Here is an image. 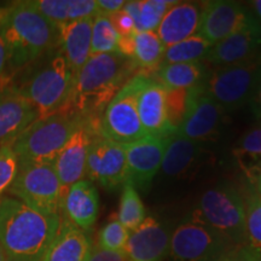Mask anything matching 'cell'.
<instances>
[{
  "label": "cell",
  "mask_w": 261,
  "mask_h": 261,
  "mask_svg": "<svg viewBox=\"0 0 261 261\" xmlns=\"http://www.w3.org/2000/svg\"><path fill=\"white\" fill-rule=\"evenodd\" d=\"M138 73L135 62L119 52L91 56L75 74L73 92L65 113L99 125L100 116L110 100Z\"/></svg>",
  "instance_id": "1"
},
{
  "label": "cell",
  "mask_w": 261,
  "mask_h": 261,
  "mask_svg": "<svg viewBox=\"0 0 261 261\" xmlns=\"http://www.w3.org/2000/svg\"><path fill=\"white\" fill-rule=\"evenodd\" d=\"M61 215L45 214L17 198L0 200V248L12 261H41L61 226Z\"/></svg>",
  "instance_id": "2"
},
{
  "label": "cell",
  "mask_w": 261,
  "mask_h": 261,
  "mask_svg": "<svg viewBox=\"0 0 261 261\" xmlns=\"http://www.w3.org/2000/svg\"><path fill=\"white\" fill-rule=\"evenodd\" d=\"M0 33L8 48L9 73L24 69L58 48V28L27 2H18L8 8L0 23Z\"/></svg>",
  "instance_id": "3"
},
{
  "label": "cell",
  "mask_w": 261,
  "mask_h": 261,
  "mask_svg": "<svg viewBox=\"0 0 261 261\" xmlns=\"http://www.w3.org/2000/svg\"><path fill=\"white\" fill-rule=\"evenodd\" d=\"M75 73L60 50L35 67L21 84L19 92L38 113V119L65 113L69 107Z\"/></svg>",
  "instance_id": "4"
},
{
  "label": "cell",
  "mask_w": 261,
  "mask_h": 261,
  "mask_svg": "<svg viewBox=\"0 0 261 261\" xmlns=\"http://www.w3.org/2000/svg\"><path fill=\"white\" fill-rule=\"evenodd\" d=\"M83 122L84 120L69 113L35 120L11 144L19 166L54 162Z\"/></svg>",
  "instance_id": "5"
},
{
  "label": "cell",
  "mask_w": 261,
  "mask_h": 261,
  "mask_svg": "<svg viewBox=\"0 0 261 261\" xmlns=\"http://www.w3.org/2000/svg\"><path fill=\"white\" fill-rule=\"evenodd\" d=\"M190 218L213 228L233 247L246 246V205L233 187L224 184L204 191Z\"/></svg>",
  "instance_id": "6"
},
{
  "label": "cell",
  "mask_w": 261,
  "mask_h": 261,
  "mask_svg": "<svg viewBox=\"0 0 261 261\" xmlns=\"http://www.w3.org/2000/svg\"><path fill=\"white\" fill-rule=\"evenodd\" d=\"M149 77L144 74H136L110 100L98 125L99 135L103 138L121 145L145 138L146 135L139 119L138 98Z\"/></svg>",
  "instance_id": "7"
},
{
  "label": "cell",
  "mask_w": 261,
  "mask_h": 261,
  "mask_svg": "<svg viewBox=\"0 0 261 261\" xmlns=\"http://www.w3.org/2000/svg\"><path fill=\"white\" fill-rule=\"evenodd\" d=\"M261 67V54L241 63L214 68L208 71L202 86L207 96L231 113L249 103Z\"/></svg>",
  "instance_id": "8"
},
{
  "label": "cell",
  "mask_w": 261,
  "mask_h": 261,
  "mask_svg": "<svg viewBox=\"0 0 261 261\" xmlns=\"http://www.w3.org/2000/svg\"><path fill=\"white\" fill-rule=\"evenodd\" d=\"M9 194L41 213L61 215L64 191L52 163L19 166Z\"/></svg>",
  "instance_id": "9"
},
{
  "label": "cell",
  "mask_w": 261,
  "mask_h": 261,
  "mask_svg": "<svg viewBox=\"0 0 261 261\" xmlns=\"http://www.w3.org/2000/svg\"><path fill=\"white\" fill-rule=\"evenodd\" d=\"M232 248L213 228L188 218L172 231L168 255L172 261H220Z\"/></svg>",
  "instance_id": "10"
},
{
  "label": "cell",
  "mask_w": 261,
  "mask_h": 261,
  "mask_svg": "<svg viewBox=\"0 0 261 261\" xmlns=\"http://www.w3.org/2000/svg\"><path fill=\"white\" fill-rule=\"evenodd\" d=\"M86 177L108 191H116L128 181L125 148L96 136L91 143L86 163Z\"/></svg>",
  "instance_id": "11"
},
{
  "label": "cell",
  "mask_w": 261,
  "mask_h": 261,
  "mask_svg": "<svg viewBox=\"0 0 261 261\" xmlns=\"http://www.w3.org/2000/svg\"><path fill=\"white\" fill-rule=\"evenodd\" d=\"M254 19L255 16L242 3L232 0L205 2L197 34L215 45L241 31Z\"/></svg>",
  "instance_id": "12"
},
{
  "label": "cell",
  "mask_w": 261,
  "mask_h": 261,
  "mask_svg": "<svg viewBox=\"0 0 261 261\" xmlns=\"http://www.w3.org/2000/svg\"><path fill=\"white\" fill-rule=\"evenodd\" d=\"M98 135V125L87 121L83 122L52 162L64 195L71 185L86 178L89 150L94 137Z\"/></svg>",
  "instance_id": "13"
},
{
  "label": "cell",
  "mask_w": 261,
  "mask_h": 261,
  "mask_svg": "<svg viewBox=\"0 0 261 261\" xmlns=\"http://www.w3.org/2000/svg\"><path fill=\"white\" fill-rule=\"evenodd\" d=\"M38 113L11 79L0 80V146L11 145Z\"/></svg>",
  "instance_id": "14"
},
{
  "label": "cell",
  "mask_w": 261,
  "mask_h": 261,
  "mask_svg": "<svg viewBox=\"0 0 261 261\" xmlns=\"http://www.w3.org/2000/svg\"><path fill=\"white\" fill-rule=\"evenodd\" d=\"M169 137H145L136 143L123 145L128 169V181L132 182L137 190L146 191L151 187L152 180L161 169Z\"/></svg>",
  "instance_id": "15"
},
{
  "label": "cell",
  "mask_w": 261,
  "mask_h": 261,
  "mask_svg": "<svg viewBox=\"0 0 261 261\" xmlns=\"http://www.w3.org/2000/svg\"><path fill=\"white\" fill-rule=\"evenodd\" d=\"M172 230L154 215H148L129 232L123 253L129 261H163L169 254Z\"/></svg>",
  "instance_id": "16"
},
{
  "label": "cell",
  "mask_w": 261,
  "mask_h": 261,
  "mask_svg": "<svg viewBox=\"0 0 261 261\" xmlns=\"http://www.w3.org/2000/svg\"><path fill=\"white\" fill-rule=\"evenodd\" d=\"M225 115L223 108L203 91L175 133L203 145L217 142L225 125Z\"/></svg>",
  "instance_id": "17"
},
{
  "label": "cell",
  "mask_w": 261,
  "mask_h": 261,
  "mask_svg": "<svg viewBox=\"0 0 261 261\" xmlns=\"http://www.w3.org/2000/svg\"><path fill=\"white\" fill-rule=\"evenodd\" d=\"M261 54V23L256 17L249 24L213 45L204 63L215 68L248 61Z\"/></svg>",
  "instance_id": "18"
},
{
  "label": "cell",
  "mask_w": 261,
  "mask_h": 261,
  "mask_svg": "<svg viewBox=\"0 0 261 261\" xmlns=\"http://www.w3.org/2000/svg\"><path fill=\"white\" fill-rule=\"evenodd\" d=\"M99 212V195L96 185L89 179L75 182L65 192L62 202L61 217L84 231L96 223Z\"/></svg>",
  "instance_id": "19"
},
{
  "label": "cell",
  "mask_w": 261,
  "mask_h": 261,
  "mask_svg": "<svg viewBox=\"0 0 261 261\" xmlns=\"http://www.w3.org/2000/svg\"><path fill=\"white\" fill-rule=\"evenodd\" d=\"M203 11V3L177 2L163 16L156 34L165 47L197 34Z\"/></svg>",
  "instance_id": "20"
},
{
  "label": "cell",
  "mask_w": 261,
  "mask_h": 261,
  "mask_svg": "<svg viewBox=\"0 0 261 261\" xmlns=\"http://www.w3.org/2000/svg\"><path fill=\"white\" fill-rule=\"evenodd\" d=\"M165 93V87L150 76L139 94V119L146 137L167 138L174 133L168 125Z\"/></svg>",
  "instance_id": "21"
},
{
  "label": "cell",
  "mask_w": 261,
  "mask_h": 261,
  "mask_svg": "<svg viewBox=\"0 0 261 261\" xmlns=\"http://www.w3.org/2000/svg\"><path fill=\"white\" fill-rule=\"evenodd\" d=\"M205 145L192 142L178 133L169 137L160 172L168 179H180L204 160Z\"/></svg>",
  "instance_id": "22"
},
{
  "label": "cell",
  "mask_w": 261,
  "mask_h": 261,
  "mask_svg": "<svg viewBox=\"0 0 261 261\" xmlns=\"http://www.w3.org/2000/svg\"><path fill=\"white\" fill-rule=\"evenodd\" d=\"M93 18L57 25L58 50L63 55L75 74L91 57Z\"/></svg>",
  "instance_id": "23"
},
{
  "label": "cell",
  "mask_w": 261,
  "mask_h": 261,
  "mask_svg": "<svg viewBox=\"0 0 261 261\" xmlns=\"http://www.w3.org/2000/svg\"><path fill=\"white\" fill-rule=\"evenodd\" d=\"M92 246L86 231L62 218L56 237L41 261H86Z\"/></svg>",
  "instance_id": "24"
},
{
  "label": "cell",
  "mask_w": 261,
  "mask_h": 261,
  "mask_svg": "<svg viewBox=\"0 0 261 261\" xmlns=\"http://www.w3.org/2000/svg\"><path fill=\"white\" fill-rule=\"evenodd\" d=\"M29 3L56 25L93 18L99 14L97 0H31Z\"/></svg>",
  "instance_id": "25"
},
{
  "label": "cell",
  "mask_w": 261,
  "mask_h": 261,
  "mask_svg": "<svg viewBox=\"0 0 261 261\" xmlns=\"http://www.w3.org/2000/svg\"><path fill=\"white\" fill-rule=\"evenodd\" d=\"M208 71V64L204 62L162 64L151 77L165 89H190L203 83Z\"/></svg>",
  "instance_id": "26"
},
{
  "label": "cell",
  "mask_w": 261,
  "mask_h": 261,
  "mask_svg": "<svg viewBox=\"0 0 261 261\" xmlns=\"http://www.w3.org/2000/svg\"><path fill=\"white\" fill-rule=\"evenodd\" d=\"M165 50V45L155 31L136 32L133 35L132 61L140 74L154 76L161 67Z\"/></svg>",
  "instance_id": "27"
},
{
  "label": "cell",
  "mask_w": 261,
  "mask_h": 261,
  "mask_svg": "<svg viewBox=\"0 0 261 261\" xmlns=\"http://www.w3.org/2000/svg\"><path fill=\"white\" fill-rule=\"evenodd\" d=\"M232 155L238 167L250 181L261 166V122L243 133L232 150Z\"/></svg>",
  "instance_id": "28"
},
{
  "label": "cell",
  "mask_w": 261,
  "mask_h": 261,
  "mask_svg": "<svg viewBox=\"0 0 261 261\" xmlns=\"http://www.w3.org/2000/svg\"><path fill=\"white\" fill-rule=\"evenodd\" d=\"M177 4L174 0H135L127 2L123 10L132 17L137 32L156 31L166 12Z\"/></svg>",
  "instance_id": "29"
},
{
  "label": "cell",
  "mask_w": 261,
  "mask_h": 261,
  "mask_svg": "<svg viewBox=\"0 0 261 261\" xmlns=\"http://www.w3.org/2000/svg\"><path fill=\"white\" fill-rule=\"evenodd\" d=\"M202 93H203L202 84L190 89H166L167 120L173 132H177L194 107L196 99Z\"/></svg>",
  "instance_id": "30"
},
{
  "label": "cell",
  "mask_w": 261,
  "mask_h": 261,
  "mask_svg": "<svg viewBox=\"0 0 261 261\" xmlns=\"http://www.w3.org/2000/svg\"><path fill=\"white\" fill-rule=\"evenodd\" d=\"M212 47H213V44L205 40L201 35L195 34L172 46L166 47L162 64L204 62Z\"/></svg>",
  "instance_id": "31"
},
{
  "label": "cell",
  "mask_w": 261,
  "mask_h": 261,
  "mask_svg": "<svg viewBox=\"0 0 261 261\" xmlns=\"http://www.w3.org/2000/svg\"><path fill=\"white\" fill-rule=\"evenodd\" d=\"M146 218L144 203L138 194V190L130 181H127L122 187L120 198L119 213L116 219L123 225L128 232L136 230Z\"/></svg>",
  "instance_id": "32"
},
{
  "label": "cell",
  "mask_w": 261,
  "mask_h": 261,
  "mask_svg": "<svg viewBox=\"0 0 261 261\" xmlns=\"http://www.w3.org/2000/svg\"><path fill=\"white\" fill-rule=\"evenodd\" d=\"M120 34L114 27L110 16L98 14L93 17L91 56L119 51Z\"/></svg>",
  "instance_id": "33"
},
{
  "label": "cell",
  "mask_w": 261,
  "mask_h": 261,
  "mask_svg": "<svg viewBox=\"0 0 261 261\" xmlns=\"http://www.w3.org/2000/svg\"><path fill=\"white\" fill-rule=\"evenodd\" d=\"M246 205V246L261 254V196L254 194Z\"/></svg>",
  "instance_id": "34"
},
{
  "label": "cell",
  "mask_w": 261,
  "mask_h": 261,
  "mask_svg": "<svg viewBox=\"0 0 261 261\" xmlns=\"http://www.w3.org/2000/svg\"><path fill=\"white\" fill-rule=\"evenodd\" d=\"M128 237L129 232L123 225L117 219H113L100 228L96 244L112 252H123Z\"/></svg>",
  "instance_id": "35"
},
{
  "label": "cell",
  "mask_w": 261,
  "mask_h": 261,
  "mask_svg": "<svg viewBox=\"0 0 261 261\" xmlns=\"http://www.w3.org/2000/svg\"><path fill=\"white\" fill-rule=\"evenodd\" d=\"M18 169V159L11 145L0 146V200L12 187Z\"/></svg>",
  "instance_id": "36"
},
{
  "label": "cell",
  "mask_w": 261,
  "mask_h": 261,
  "mask_svg": "<svg viewBox=\"0 0 261 261\" xmlns=\"http://www.w3.org/2000/svg\"><path fill=\"white\" fill-rule=\"evenodd\" d=\"M110 19H112L114 27H115V29L121 38L130 37V35H133L137 32L135 22H133L132 17H130V16L127 14L123 9L121 11L116 12V14L110 16Z\"/></svg>",
  "instance_id": "37"
},
{
  "label": "cell",
  "mask_w": 261,
  "mask_h": 261,
  "mask_svg": "<svg viewBox=\"0 0 261 261\" xmlns=\"http://www.w3.org/2000/svg\"><path fill=\"white\" fill-rule=\"evenodd\" d=\"M220 261H261V254L247 246L234 247Z\"/></svg>",
  "instance_id": "38"
},
{
  "label": "cell",
  "mask_w": 261,
  "mask_h": 261,
  "mask_svg": "<svg viewBox=\"0 0 261 261\" xmlns=\"http://www.w3.org/2000/svg\"><path fill=\"white\" fill-rule=\"evenodd\" d=\"M86 261H129L123 252H112L100 248L94 244L91 248V252Z\"/></svg>",
  "instance_id": "39"
},
{
  "label": "cell",
  "mask_w": 261,
  "mask_h": 261,
  "mask_svg": "<svg viewBox=\"0 0 261 261\" xmlns=\"http://www.w3.org/2000/svg\"><path fill=\"white\" fill-rule=\"evenodd\" d=\"M248 104H249L252 113L257 119V121L261 122V67L259 73H257L255 84H254L252 91V96H250L249 103Z\"/></svg>",
  "instance_id": "40"
},
{
  "label": "cell",
  "mask_w": 261,
  "mask_h": 261,
  "mask_svg": "<svg viewBox=\"0 0 261 261\" xmlns=\"http://www.w3.org/2000/svg\"><path fill=\"white\" fill-rule=\"evenodd\" d=\"M126 3L127 2H123V0H97L99 14L108 16H112L116 14V12L121 11L125 8Z\"/></svg>",
  "instance_id": "41"
},
{
  "label": "cell",
  "mask_w": 261,
  "mask_h": 261,
  "mask_svg": "<svg viewBox=\"0 0 261 261\" xmlns=\"http://www.w3.org/2000/svg\"><path fill=\"white\" fill-rule=\"evenodd\" d=\"M8 77V48L4 38L0 33V80Z\"/></svg>",
  "instance_id": "42"
},
{
  "label": "cell",
  "mask_w": 261,
  "mask_h": 261,
  "mask_svg": "<svg viewBox=\"0 0 261 261\" xmlns=\"http://www.w3.org/2000/svg\"><path fill=\"white\" fill-rule=\"evenodd\" d=\"M248 4H249L248 8L250 9L253 15L255 16L257 21L261 23V0H254V2H249Z\"/></svg>",
  "instance_id": "43"
},
{
  "label": "cell",
  "mask_w": 261,
  "mask_h": 261,
  "mask_svg": "<svg viewBox=\"0 0 261 261\" xmlns=\"http://www.w3.org/2000/svg\"><path fill=\"white\" fill-rule=\"evenodd\" d=\"M250 182H252L254 189H255V194L261 196V166L255 172V174L253 175V178L250 179Z\"/></svg>",
  "instance_id": "44"
},
{
  "label": "cell",
  "mask_w": 261,
  "mask_h": 261,
  "mask_svg": "<svg viewBox=\"0 0 261 261\" xmlns=\"http://www.w3.org/2000/svg\"><path fill=\"white\" fill-rule=\"evenodd\" d=\"M6 12H8V9H3V8H0V23H2L3 19L5 18Z\"/></svg>",
  "instance_id": "45"
},
{
  "label": "cell",
  "mask_w": 261,
  "mask_h": 261,
  "mask_svg": "<svg viewBox=\"0 0 261 261\" xmlns=\"http://www.w3.org/2000/svg\"><path fill=\"white\" fill-rule=\"evenodd\" d=\"M5 254H4V252H3V249L2 248H0V261H5Z\"/></svg>",
  "instance_id": "46"
},
{
  "label": "cell",
  "mask_w": 261,
  "mask_h": 261,
  "mask_svg": "<svg viewBox=\"0 0 261 261\" xmlns=\"http://www.w3.org/2000/svg\"><path fill=\"white\" fill-rule=\"evenodd\" d=\"M5 261H12V260H9V259H5Z\"/></svg>",
  "instance_id": "47"
}]
</instances>
